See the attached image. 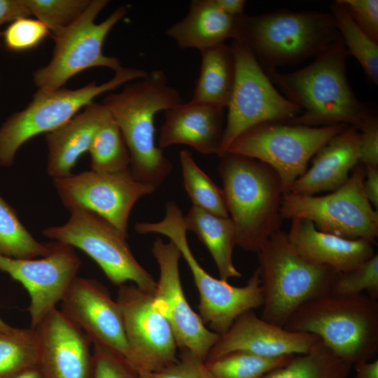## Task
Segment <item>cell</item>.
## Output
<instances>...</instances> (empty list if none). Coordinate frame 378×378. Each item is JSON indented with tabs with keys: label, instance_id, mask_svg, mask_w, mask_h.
<instances>
[{
	"label": "cell",
	"instance_id": "1",
	"mask_svg": "<svg viewBox=\"0 0 378 378\" xmlns=\"http://www.w3.org/2000/svg\"><path fill=\"white\" fill-rule=\"evenodd\" d=\"M347 50L340 39L307 66L290 72L264 69L302 113L288 123L307 127L346 125L357 130L374 111L360 102L346 76Z\"/></svg>",
	"mask_w": 378,
	"mask_h": 378
},
{
	"label": "cell",
	"instance_id": "2",
	"mask_svg": "<svg viewBox=\"0 0 378 378\" xmlns=\"http://www.w3.org/2000/svg\"><path fill=\"white\" fill-rule=\"evenodd\" d=\"M182 102L179 92L160 69L133 80L120 92L109 94L102 102L122 132L134 177L155 189L170 174L172 164L155 144L154 118L158 112Z\"/></svg>",
	"mask_w": 378,
	"mask_h": 378
},
{
	"label": "cell",
	"instance_id": "3",
	"mask_svg": "<svg viewBox=\"0 0 378 378\" xmlns=\"http://www.w3.org/2000/svg\"><path fill=\"white\" fill-rule=\"evenodd\" d=\"M220 158L218 171L237 245L258 252L280 230L284 195L280 179L270 167L257 160L231 153Z\"/></svg>",
	"mask_w": 378,
	"mask_h": 378
},
{
	"label": "cell",
	"instance_id": "4",
	"mask_svg": "<svg viewBox=\"0 0 378 378\" xmlns=\"http://www.w3.org/2000/svg\"><path fill=\"white\" fill-rule=\"evenodd\" d=\"M233 40L244 43L264 69L316 57L342 39L330 13L278 10L235 17Z\"/></svg>",
	"mask_w": 378,
	"mask_h": 378
},
{
	"label": "cell",
	"instance_id": "5",
	"mask_svg": "<svg viewBox=\"0 0 378 378\" xmlns=\"http://www.w3.org/2000/svg\"><path fill=\"white\" fill-rule=\"evenodd\" d=\"M286 330L313 334L340 359L353 365L378 353V302L367 294H327L300 307Z\"/></svg>",
	"mask_w": 378,
	"mask_h": 378
},
{
	"label": "cell",
	"instance_id": "6",
	"mask_svg": "<svg viewBox=\"0 0 378 378\" xmlns=\"http://www.w3.org/2000/svg\"><path fill=\"white\" fill-rule=\"evenodd\" d=\"M257 253L263 292L262 319L284 327L302 304L329 293L337 272L330 266L305 260L281 230Z\"/></svg>",
	"mask_w": 378,
	"mask_h": 378
},
{
	"label": "cell",
	"instance_id": "7",
	"mask_svg": "<svg viewBox=\"0 0 378 378\" xmlns=\"http://www.w3.org/2000/svg\"><path fill=\"white\" fill-rule=\"evenodd\" d=\"M146 75L142 69L122 66L112 78L99 85L92 81L74 90H37L29 104L8 117L0 127V166H12L23 144L35 136L59 128L95 97Z\"/></svg>",
	"mask_w": 378,
	"mask_h": 378
},
{
	"label": "cell",
	"instance_id": "8",
	"mask_svg": "<svg viewBox=\"0 0 378 378\" xmlns=\"http://www.w3.org/2000/svg\"><path fill=\"white\" fill-rule=\"evenodd\" d=\"M107 0H90L81 15L57 35L50 62L33 73L38 90L52 91L63 85L78 74L93 67H106L115 72L122 68L120 60L103 52L105 39L113 27L127 13V8H117L106 19H95L108 4Z\"/></svg>",
	"mask_w": 378,
	"mask_h": 378
},
{
	"label": "cell",
	"instance_id": "9",
	"mask_svg": "<svg viewBox=\"0 0 378 378\" xmlns=\"http://www.w3.org/2000/svg\"><path fill=\"white\" fill-rule=\"evenodd\" d=\"M348 125L307 127L284 122L254 126L240 134L226 153L262 162L278 175L284 194L307 169L314 155Z\"/></svg>",
	"mask_w": 378,
	"mask_h": 378
},
{
	"label": "cell",
	"instance_id": "10",
	"mask_svg": "<svg viewBox=\"0 0 378 378\" xmlns=\"http://www.w3.org/2000/svg\"><path fill=\"white\" fill-rule=\"evenodd\" d=\"M365 167L358 163L347 181L325 195L284 194L281 215L312 221L323 232L349 239H364L375 244L378 211L364 192Z\"/></svg>",
	"mask_w": 378,
	"mask_h": 378
},
{
	"label": "cell",
	"instance_id": "11",
	"mask_svg": "<svg viewBox=\"0 0 378 378\" xmlns=\"http://www.w3.org/2000/svg\"><path fill=\"white\" fill-rule=\"evenodd\" d=\"M154 230L156 234L168 237L188 264L199 293L198 314L210 330L222 335L241 314L262 306L263 292L259 267L246 284L240 287L210 275L200 265L190 248L181 211L167 212L155 223Z\"/></svg>",
	"mask_w": 378,
	"mask_h": 378
},
{
	"label": "cell",
	"instance_id": "12",
	"mask_svg": "<svg viewBox=\"0 0 378 378\" xmlns=\"http://www.w3.org/2000/svg\"><path fill=\"white\" fill-rule=\"evenodd\" d=\"M231 47L235 59L236 75L227 106L219 157L248 129L265 122H288L302 113L298 105L274 87L262 66L244 43L233 40Z\"/></svg>",
	"mask_w": 378,
	"mask_h": 378
},
{
	"label": "cell",
	"instance_id": "13",
	"mask_svg": "<svg viewBox=\"0 0 378 378\" xmlns=\"http://www.w3.org/2000/svg\"><path fill=\"white\" fill-rule=\"evenodd\" d=\"M69 212L70 217L64 224L45 228L43 235L83 251L113 284L120 286L132 281L153 293L156 281L134 256L127 237L94 212L84 209Z\"/></svg>",
	"mask_w": 378,
	"mask_h": 378
},
{
	"label": "cell",
	"instance_id": "14",
	"mask_svg": "<svg viewBox=\"0 0 378 378\" xmlns=\"http://www.w3.org/2000/svg\"><path fill=\"white\" fill-rule=\"evenodd\" d=\"M64 206L97 214L128 237V220L136 202L156 189L138 181L130 169L113 173L93 170L52 179Z\"/></svg>",
	"mask_w": 378,
	"mask_h": 378
},
{
	"label": "cell",
	"instance_id": "15",
	"mask_svg": "<svg viewBox=\"0 0 378 378\" xmlns=\"http://www.w3.org/2000/svg\"><path fill=\"white\" fill-rule=\"evenodd\" d=\"M117 302L130 349L128 361L136 370L153 374L176 361L178 348L174 330L153 293L124 284L119 286Z\"/></svg>",
	"mask_w": 378,
	"mask_h": 378
},
{
	"label": "cell",
	"instance_id": "16",
	"mask_svg": "<svg viewBox=\"0 0 378 378\" xmlns=\"http://www.w3.org/2000/svg\"><path fill=\"white\" fill-rule=\"evenodd\" d=\"M151 252L160 270L153 293L155 302L169 322L178 349L188 350L205 361L220 335L206 327L186 298L179 272L181 253L172 241L166 243L159 237Z\"/></svg>",
	"mask_w": 378,
	"mask_h": 378
},
{
	"label": "cell",
	"instance_id": "17",
	"mask_svg": "<svg viewBox=\"0 0 378 378\" xmlns=\"http://www.w3.org/2000/svg\"><path fill=\"white\" fill-rule=\"evenodd\" d=\"M50 244V253L40 258L16 259L0 255V270L20 282L29 293L31 329L36 328L62 301L81 265L71 246L57 241Z\"/></svg>",
	"mask_w": 378,
	"mask_h": 378
},
{
	"label": "cell",
	"instance_id": "18",
	"mask_svg": "<svg viewBox=\"0 0 378 378\" xmlns=\"http://www.w3.org/2000/svg\"><path fill=\"white\" fill-rule=\"evenodd\" d=\"M97 344L130 357L122 311L108 289L99 281L76 277L61 301L60 310Z\"/></svg>",
	"mask_w": 378,
	"mask_h": 378
},
{
	"label": "cell",
	"instance_id": "19",
	"mask_svg": "<svg viewBox=\"0 0 378 378\" xmlns=\"http://www.w3.org/2000/svg\"><path fill=\"white\" fill-rule=\"evenodd\" d=\"M34 330L43 378H92V342L60 310L54 309Z\"/></svg>",
	"mask_w": 378,
	"mask_h": 378
},
{
	"label": "cell",
	"instance_id": "20",
	"mask_svg": "<svg viewBox=\"0 0 378 378\" xmlns=\"http://www.w3.org/2000/svg\"><path fill=\"white\" fill-rule=\"evenodd\" d=\"M318 337L293 332L259 318L253 310L239 316L211 348L205 361L242 351L265 357L307 353Z\"/></svg>",
	"mask_w": 378,
	"mask_h": 378
},
{
	"label": "cell",
	"instance_id": "21",
	"mask_svg": "<svg viewBox=\"0 0 378 378\" xmlns=\"http://www.w3.org/2000/svg\"><path fill=\"white\" fill-rule=\"evenodd\" d=\"M224 108L190 100L164 111L158 147L188 145L204 155H219L224 128Z\"/></svg>",
	"mask_w": 378,
	"mask_h": 378
},
{
	"label": "cell",
	"instance_id": "22",
	"mask_svg": "<svg viewBox=\"0 0 378 378\" xmlns=\"http://www.w3.org/2000/svg\"><path fill=\"white\" fill-rule=\"evenodd\" d=\"M288 238L298 253L310 262L328 265L336 272L350 271L374 254V243L349 239L321 232L306 219L293 218Z\"/></svg>",
	"mask_w": 378,
	"mask_h": 378
},
{
	"label": "cell",
	"instance_id": "23",
	"mask_svg": "<svg viewBox=\"0 0 378 378\" xmlns=\"http://www.w3.org/2000/svg\"><path fill=\"white\" fill-rule=\"evenodd\" d=\"M112 119L105 105L92 102L67 122L47 133L48 174L52 179L71 174L80 157L89 150L98 131Z\"/></svg>",
	"mask_w": 378,
	"mask_h": 378
},
{
	"label": "cell",
	"instance_id": "24",
	"mask_svg": "<svg viewBox=\"0 0 378 378\" xmlns=\"http://www.w3.org/2000/svg\"><path fill=\"white\" fill-rule=\"evenodd\" d=\"M358 160L359 132L348 126L314 155L312 165L294 182L290 192L316 195L334 191L347 181Z\"/></svg>",
	"mask_w": 378,
	"mask_h": 378
},
{
	"label": "cell",
	"instance_id": "25",
	"mask_svg": "<svg viewBox=\"0 0 378 378\" xmlns=\"http://www.w3.org/2000/svg\"><path fill=\"white\" fill-rule=\"evenodd\" d=\"M235 17L225 13L214 0H193L183 19L170 26L167 35L181 49L200 50L234 38Z\"/></svg>",
	"mask_w": 378,
	"mask_h": 378
},
{
	"label": "cell",
	"instance_id": "26",
	"mask_svg": "<svg viewBox=\"0 0 378 378\" xmlns=\"http://www.w3.org/2000/svg\"><path fill=\"white\" fill-rule=\"evenodd\" d=\"M186 230L193 232L205 245L217 267L220 279L227 281L240 277L232 253L237 245L236 231L232 219L215 215L192 206L183 216Z\"/></svg>",
	"mask_w": 378,
	"mask_h": 378
},
{
	"label": "cell",
	"instance_id": "27",
	"mask_svg": "<svg viewBox=\"0 0 378 378\" xmlns=\"http://www.w3.org/2000/svg\"><path fill=\"white\" fill-rule=\"evenodd\" d=\"M202 64L192 100L227 108L236 64L232 48L225 43L200 51Z\"/></svg>",
	"mask_w": 378,
	"mask_h": 378
},
{
	"label": "cell",
	"instance_id": "28",
	"mask_svg": "<svg viewBox=\"0 0 378 378\" xmlns=\"http://www.w3.org/2000/svg\"><path fill=\"white\" fill-rule=\"evenodd\" d=\"M353 365L337 357L320 340L306 354L294 355L262 378H348Z\"/></svg>",
	"mask_w": 378,
	"mask_h": 378
},
{
	"label": "cell",
	"instance_id": "29",
	"mask_svg": "<svg viewBox=\"0 0 378 378\" xmlns=\"http://www.w3.org/2000/svg\"><path fill=\"white\" fill-rule=\"evenodd\" d=\"M330 13L348 54L357 59L368 79L377 85L378 43L358 27L340 0L331 5Z\"/></svg>",
	"mask_w": 378,
	"mask_h": 378
},
{
	"label": "cell",
	"instance_id": "30",
	"mask_svg": "<svg viewBox=\"0 0 378 378\" xmlns=\"http://www.w3.org/2000/svg\"><path fill=\"white\" fill-rule=\"evenodd\" d=\"M51 244L38 241L22 224L15 209L0 195V255L31 259L50 253Z\"/></svg>",
	"mask_w": 378,
	"mask_h": 378
},
{
	"label": "cell",
	"instance_id": "31",
	"mask_svg": "<svg viewBox=\"0 0 378 378\" xmlns=\"http://www.w3.org/2000/svg\"><path fill=\"white\" fill-rule=\"evenodd\" d=\"M179 159L183 186L192 206L217 216L228 217L223 190L199 167L190 152L181 150Z\"/></svg>",
	"mask_w": 378,
	"mask_h": 378
},
{
	"label": "cell",
	"instance_id": "32",
	"mask_svg": "<svg viewBox=\"0 0 378 378\" xmlns=\"http://www.w3.org/2000/svg\"><path fill=\"white\" fill-rule=\"evenodd\" d=\"M39 346L36 332L20 328L13 335H0V378H13L38 366Z\"/></svg>",
	"mask_w": 378,
	"mask_h": 378
},
{
	"label": "cell",
	"instance_id": "33",
	"mask_svg": "<svg viewBox=\"0 0 378 378\" xmlns=\"http://www.w3.org/2000/svg\"><path fill=\"white\" fill-rule=\"evenodd\" d=\"M91 170L113 173L130 169V155L113 118L95 135L89 149Z\"/></svg>",
	"mask_w": 378,
	"mask_h": 378
},
{
	"label": "cell",
	"instance_id": "34",
	"mask_svg": "<svg viewBox=\"0 0 378 378\" xmlns=\"http://www.w3.org/2000/svg\"><path fill=\"white\" fill-rule=\"evenodd\" d=\"M293 356L265 357L237 351L205 363L216 378H262L286 364Z\"/></svg>",
	"mask_w": 378,
	"mask_h": 378
},
{
	"label": "cell",
	"instance_id": "35",
	"mask_svg": "<svg viewBox=\"0 0 378 378\" xmlns=\"http://www.w3.org/2000/svg\"><path fill=\"white\" fill-rule=\"evenodd\" d=\"M90 0H26L31 15L42 21L52 36L75 22Z\"/></svg>",
	"mask_w": 378,
	"mask_h": 378
},
{
	"label": "cell",
	"instance_id": "36",
	"mask_svg": "<svg viewBox=\"0 0 378 378\" xmlns=\"http://www.w3.org/2000/svg\"><path fill=\"white\" fill-rule=\"evenodd\" d=\"M366 291L370 297L378 298V255L375 253L356 268L336 273L329 294L351 296Z\"/></svg>",
	"mask_w": 378,
	"mask_h": 378
},
{
	"label": "cell",
	"instance_id": "37",
	"mask_svg": "<svg viewBox=\"0 0 378 378\" xmlns=\"http://www.w3.org/2000/svg\"><path fill=\"white\" fill-rule=\"evenodd\" d=\"M49 34L50 29L42 21L22 17L10 22L1 38L7 50L23 52L37 47Z\"/></svg>",
	"mask_w": 378,
	"mask_h": 378
},
{
	"label": "cell",
	"instance_id": "38",
	"mask_svg": "<svg viewBox=\"0 0 378 378\" xmlns=\"http://www.w3.org/2000/svg\"><path fill=\"white\" fill-rule=\"evenodd\" d=\"M92 344V378H139V372L125 357L102 345Z\"/></svg>",
	"mask_w": 378,
	"mask_h": 378
},
{
	"label": "cell",
	"instance_id": "39",
	"mask_svg": "<svg viewBox=\"0 0 378 378\" xmlns=\"http://www.w3.org/2000/svg\"><path fill=\"white\" fill-rule=\"evenodd\" d=\"M152 375L153 378H216L205 361L188 350H181L176 361Z\"/></svg>",
	"mask_w": 378,
	"mask_h": 378
},
{
	"label": "cell",
	"instance_id": "40",
	"mask_svg": "<svg viewBox=\"0 0 378 378\" xmlns=\"http://www.w3.org/2000/svg\"><path fill=\"white\" fill-rule=\"evenodd\" d=\"M354 22L378 43V1L340 0Z\"/></svg>",
	"mask_w": 378,
	"mask_h": 378
},
{
	"label": "cell",
	"instance_id": "41",
	"mask_svg": "<svg viewBox=\"0 0 378 378\" xmlns=\"http://www.w3.org/2000/svg\"><path fill=\"white\" fill-rule=\"evenodd\" d=\"M359 163L378 167V118L374 111L358 128Z\"/></svg>",
	"mask_w": 378,
	"mask_h": 378
},
{
	"label": "cell",
	"instance_id": "42",
	"mask_svg": "<svg viewBox=\"0 0 378 378\" xmlns=\"http://www.w3.org/2000/svg\"><path fill=\"white\" fill-rule=\"evenodd\" d=\"M30 15L26 0H0V27L4 23ZM1 34L0 31V38Z\"/></svg>",
	"mask_w": 378,
	"mask_h": 378
},
{
	"label": "cell",
	"instance_id": "43",
	"mask_svg": "<svg viewBox=\"0 0 378 378\" xmlns=\"http://www.w3.org/2000/svg\"><path fill=\"white\" fill-rule=\"evenodd\" d=\"M365 167V166H364ZM364 192L370 204L378 207V167H365Z\"/></svg>",
	"mask_w": 378,
	"mask_h": 378
},
{
	"label": "cell",
	"instance_id": "44",
	"mask_svg": "<svg viewBox=\"0 0 378 378\" xmlns=\"http://www.w3.org/2000/svg\"><path fill=\"white\" fill-rule=\"evenodd\" d=\"M355 378H378V359L362 360L354 365Z\"/></svg>",
	"mask_w": 378,
	"mask_h": 378
},
{
	"label": "cell",
	"instance_id": "45",
	"mask_svg": "<svg viewBox=\"0 0 378 378\" xmlns=\"http://www.w3.org/2000/svg\"><path fill=\"white\" fill-rule=\"evenodd\" d=\"M218 7L227 15L237 17L244 13L246 4L245 0H214Z\"/></svg>",
	"mask_w": 378,
	"mask_h": 378
},
{
	"label": "cell",
	"instance_id": "46",
	"mask_svg": "<svg viewBox=\"0 0 378 378\" xmlns=\"http://www.w3.org/2000/svg\"><path fill=\"white\" fill-rule=\"evenodd\" d=\"M13 378H43L41 370L38 367L30 369Z\"/></svg>",
	"mask_w": 378,
	"mask_h": 378
},
{
	"label": "cell",
	"instance_id": "47",
	"mask_svg": "<svg viewBox=\"0 0 378 378\" xmlns=\"http://www.w3.org/2000/svg\"><path fill=\"white\" fill-rule=\"evenodd\" d=\"M19 330L20 328L9 326L0 318V335H13L16 333Z\"/></svg>",
	"mask_w": 378,
	"mask_h": 378
},
{
	"label": "cell",
	"instance_id": "48",
	"mask_svg": "<svg viewBox=\"0 0 378 378\" xmlns=\"http://www.w3.org/2000/svg\"><path fill=\"white\" fill-rule=\"evenodd\" d=\"M139 378H153V377L150 373L139 372Z\"/></svg>",
	"mask_w": 378,
	"mask_h": 378
}]
</instances>
